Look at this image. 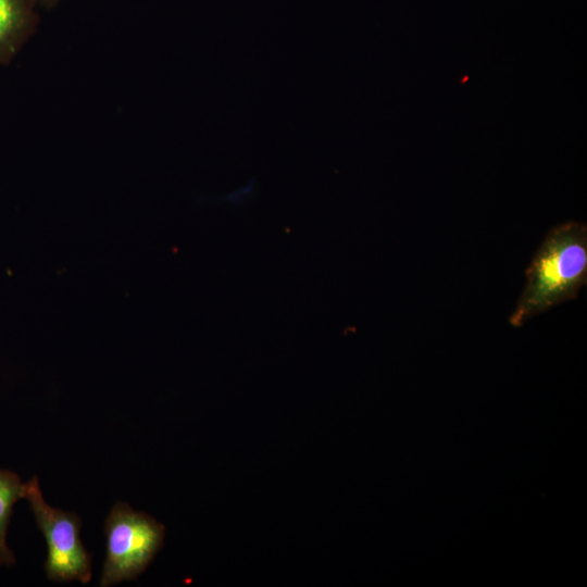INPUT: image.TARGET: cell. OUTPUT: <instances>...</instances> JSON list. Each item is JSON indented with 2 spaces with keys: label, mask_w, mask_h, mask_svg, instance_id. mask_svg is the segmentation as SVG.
I'll return each mask as SVG.
<instances>
[{
  "label": "cell",
  "mask_w": 587,
  "mask_h": 587,
  "mask_svg": "<svg viewBox=\"0 0 587 587\" xmlns=\"http://www.w3.org/2000/svg\"><path fill=\"white\" fill-rule=\"evenodd\" d=\"M107 552L100 578L101 587L136 579L142 574L164 542V525L116 502L104 521Z\"/></svg>",
  "instance_id": "2"
},
{
  "label": "cell",
  "mask_w": 587,
  "mask_h": 587,
  "mask_svg": "<svg viewBox=\"0 0 587 587\" xmlns=\"http://www.w3.org/2000/svg\"><path fill=\"white\" fill-rule=\"evenodd\" d=\"M587 279V228L567 222L552 228L535 253L526 284L509 322L524 325L532 317L576 298Z\"/></svg>",
  "instance_id": "1"
},
{
  "label": "cell",
  "mask_w": 587,
  "mask_h": 587,
  "mask_svg": "<svg viewBox=\"0 0 587 587\" xmlns=\"http://www.w3.org/2000/svg\"><path fill=\"white\" fill-rule=\"evenodd\" d=\"M32 29L33 15L27 0H0V65L14 60Z\"/></svg>",
  "instance_id": "4"
},
{
  "label": "cell",
  "mask_w": 587,
  "mask_h": 587,
  "mask_svg": "<svg viewBox=\"0 0 587 587\" xmlns=\"http://www.w3.org/2000/svg\"><path fill=\"white\" fill-rule=\"evenodd\" d=\"M25 498V483L9 470L0 469V565L15 564V555L7 541L14 504Z\"/></svg>",
  "instance_id": "5"
},
{
  "label": "cell",
  "mask_w": 587,
  "mask_h": 587,
  "mask_svg": "<svg viewBox=\"0 0 587 587\" xmlns=\"http://www.w3.org/2000/svg\"><path fill=\"white\" fill-rule=\"evenodd\" d=\"M25 499L47 542V577L57 583L87 584L91 578V555L80 539V517L49 505L36 476L25 483Z\"/></svg>",
  "instance_id": "3"
}]
</instances>
